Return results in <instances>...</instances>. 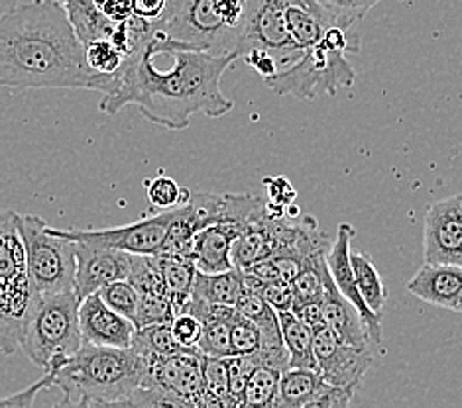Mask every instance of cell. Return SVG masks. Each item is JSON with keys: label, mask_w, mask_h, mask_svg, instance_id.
Here are the masks:
<instances>
[{"label": "cell", "mask_w": 462, "mask_h": 408, "mask_svg": "<svg viewBox=\"0 0 462 408\" xmlns=\"http://www.w3.org/2000/svg\"><path fill=\"white\" fill-rule=\"evenodd\" d=\"M423 259L462 267V195L443 198L427 208Z\"/></svg>", "instance_id": "cell-13"}, {"label": "cell", "mask_w": 462, "mask_h": 408, "mask_svg": "<svg viewBox=\"0 0 462 408\" xmlns=\"http://www.w3.org/2000/svg\"><path fill=\"white\" fill-rule=\"evenodd\" d=\"M285 20L291 40L301 51L317 46L325 32L337 26L327 10L317 0H290L285 8Z\"/></svg>", "instance_id": "cell-20"}, {"label": "cell", "mask_w": 462, "mask_h": 408, "mask_svg": "<svg viewBox=\"0 0 462 408\" xmlns=\"http://www.w3.org/2000/svg\"><path fill=\"white\" fill-rule=\"evenodd\" d=\"M130 348L136 349L138 354L144 358L173 356V354H181V351L195 349V348H185L178 340H175L171 322H158V324L136 328Z\"/></svg>", "instance_id": "cell-27"}, {"label": "cell", "mask_w": 462, "mask_h": 408, "mask_svg": "<svg viewBox=\"0 0 462 408\" xmlns=\"http://www.w3.org/2000/svg\"><path fill=\"white\" fill-rule=\"evenodd\" d=\"M282 371L260 361L245 389V408H276Z\"/></svg>", "instance_id": "cell-28"}, {"label": "cell", "mask_w": 462, "mask_h": 408, "mask_svg": "<svg viewBox=\"0 0 462 408\" xmlns=\"http://www.w3.org/2000/svg\"><path fill=\"white\" fill-rule=\"evenodd\" d=\"M355 236H356L355 226H350L348 222L338 224L337 236L331 241V248H328V251H327V267L337 285V289L358 308L362 322H365V328H366L372 344L376 348H382V341H383L382 314L374 313L372 308L366 304V301L362 299V295H360L356 281H355V271H352V266H350V241Z\"/></svg>", "instance_id": "cell-15"}, {"label": "cell", "mask_w": 462, "mask_h": 408, "mask_svg": "<svg viewBox=\"0 0 462 408\" xmlns=\"http://www.w3.org/2000/svg\"><path fill=\"white\" fill-rule=\"evenodd\" d=\"M236 313L235 306L228 304H208L207 314L203 316V332L199 338L197 349L203 356L211 358H230L233 348H230V322Z\"/></svg>", "instance_id": "cell-23"}, {"label": "cell", "mask_w": 462, "mask_h": 408, "mask_svg": "<svg viewBox=\"0 0 462 408\" xmlns=\"http://www.w3.org/2000/svg\"><path fill=\"white\" fill-rule=\"evenodd\" d=\"M75 259L73 293L79 301L101 291L108 283L128 279L132 269V253L87 244V241H75Z\"/></svg>", "instance_id": "cell-14"}, {"label": "cell", "mask_w": 462, "mask_h": 408, "mask_svg": "<svg viewBox=\"0 0 462 408\" xmlns=\"http://www.w3.org/2000/svg\"><path fill=\"white\" fill-rule=\"evenodd\" d=\"M356 73L345 51L327 48L323 41L305 50L290 68L263 79L268 89L280 96H293L297 101H315L319 96H335L340 89H350Z\"/></svg>", "instance_id": "cell-8"}, {"label": "cell", "mask_w": 462, "mask_h": 408, "mask_svg": "<svg viewBox=\"0 0 462 408\" xmlns=\"http://www.w3.org/2000/svg\"><path fill=\"white\" fill-rule=\"evenodd\" d=\"M18 5H20L18 0H0V18L8 14L10 10H14Z\"/></svg>", "instance_id": "cell-46"}, {"label": "cell", "mask_w": 462, "mask_h": 408, "mask_svg": "<svg viewBox=\"0 0 462 408\" xmlns=\"http://www.w3.org/2000/svg\"><path fill=\"white\" fill-rule=\"evenodd\" d=\"M40 299L30 281L18 213L0 206V354L13 356Z\"/></svg>", "instance_id": "cell-5"}, {"label": "cell", "mask_w": 462, "mask_h": 408, "mask_svg": "<svg viewBox=\"0 0 462 408\" xmlns=\"http://www.w3.org/2000/svg\"><path fill=\"white\" fill-rule=\"evenodd\" d=\"M146 193L152 206L160 208V211L181 206L191 196L189 189H183V186H180L171 177H166V175H158L152 181H146Z\"/></svg>", "instance_id": "cell-34"}, {"label": "cell", "mask_w": 462, "mask_h": 408, "mask_svg": "<svg viewBox=\"0 0 462 408\" xmlns=\"http://www.w3.org/2000/svg\"><path fill=\"white\" fill-rule=\"evenodd\" d=\"M146 359L144 385L128 406L203 408V354L199 349Z\"/></svg>", "instance_id": "cell-9"}, {"label": "cell", "mask_w": 462, "mask_h": 408, "mask_svg": "<svg viewBox=\"0 0 462 408\" xmlns=\"http://www.w3.org/2000/svg\"><path fill=\"white\" fill-rule=\"evenodd\" d=\"M352 394H355V389H345V387H328L321 393V396L313 403L311 408H340V406H348L352 401Z\"/></svg>", "instance_id": "cell-42"}, {"label": "cell", "mask_w": 462, "mask_h": 408, "mask_svg": "<svg viewBox=\"0 0 462 408\" xmlns=\"http://www.w3.org/2000/svg\"><path fill=\"white\" fill-rule=\"evenodd\" d=\"M258 354H250V356H230L226 358V369H228V394H230V403H233V408L245 406V389L246 383L250 379L252 371L256 369L260 363Z\"/></svg>", "instance_id": "cell-32"}, {"label": "cell", "mask_w": 462, "mask_h": 408, "mask_svg": "<svg viewBox=\"0 0 462 408\" xmlns=\"http://www.w3.org/2000/svg\"><path fill=\"white\" fill-rule=\"evenodd\" d=\"M30 281L40 296L73 289L75 241L38 214H18Z\"/></svg>", "instance_id": "cell-7"}, {"label": "cell", "mask_w": 462, "mask_h": 408, "mask_svg": "<svg viewBox=\"0 0 462 408\" xmlns=\"http://www.w3.org/2000/svg\"><path fill=\"white\" fill-rule=\"evenodd\" d=\"M85 59L98 75H111L118 79V71L125 63V53L111 40H93L85 43Z\"/></svg>", "instance_id": "cell-31"}, {"label": "cell", "mask_w": 462, "mask_h": 408, "mask_svg": "<svg viewBox=\"0 0 462 408\" xmlns=\"http://www.w3.org/2000/svg\"><path fill=\"white\" fill-rule=\"evenodd\" d=\"M79 328L87 344L111 348H130L136 332L134 322L106 306L98 291L79 303Z\"/></svg>", "instance_id": "cell-16"}, {"label": "cell", "mask_w": 462, "mask_h": 408, "mask_svg": "<svg viewBox=\"0 0 462 408\" xmlns=\"http://www.w3.org/2000/svg\"><path fill=\"white\" fill-rule=\"evenodd\" d=\"M407 293L423 303L457 313L462 296V267L450 263H423L407 283Z\"/></svg>", "instance_id": "cell-17"}, {"label": "cell", "mask_w": 462, "mask_h": 408, "mask_svg": "<svg viewBox=\"0 0 462 408\" xmlns=\"http://www.w3.org/2000/svg\"><path fill=\"white\" fill-rule=\"evenodd\" d=\"M171 330L175 340L185 348H197L203 332V322L189 313H178L171 320Z\"/></svg>", "instance_id": "cell-40"}, {"label": "cell", "mask_w": 462, "mask_h": 408, "mask_svg": "<svg viewBox=\"0 0 462 408\" xmlns=\"http://www.w3.org/2000/svg\"><path fill=\"white\" fill-rule=\"evenodd\" d=\"M262 183L268 191V198H266L268 213L278 218L288 216V206L293 204V201L297 198V191L293 189L291 181L288 177L278 175V177H266Z\"/></svg>", "instance_id": "cell-39"}, {"label": "cell", "mask_w": 462, "mask_h": 408, "mask_svg": "<svg viewBox=\"0 0 462 408\" xmlns=\"http://www.w3.org/2000/svg\"><path fill=\"white\" fill-rule=\"evenodd\" d=\"M132 14L148 22H158L168 8V0H130Z\"/></svg>", "instance_id": "cell-43"}, {"label": "cell", "mask_w": 462, "mask_h": 408, "mask_svg": "<svg viewBox=\"0 0 462 408\" xmlns=\"http://www.w3.org/2000/svg\"><path fill=\"white\" fill-rule=\"evenodd\" d=\"M327 256H317L303 266L301 273L290 283L293 293V304L321 303L325 295Z\"/></svg>", "instance_id": "cell-30"}, {"label": "cell", "mask_w": 462, "mask_h": 408, "mask_svg": "<svg viewBox=\"0 0 462 408\" xmlns=\"http://www.w3.org/2000/svg\"><path fill=\"white\" fill-rule=\"evenodd\" d=\"M79 303L73 289L40 296L20 341V349L34 366L58 371L83 346Z\"/></svg>", "instance_id": "cell-6"}, {"label": "cell", "mask_w": 462, "mask_h": 408, "mask_svg": "<svg viewBox=\"0 0 462 408\" xmlns=\"http://www.w3.org/2000/svg\"><path fill=\"white\" fill-rule=\"evenodd\" d=\"M235 61V55H215L170 40L153 26L125 58L116 93L103 95L98 108L115 116L134 104L148 122L166 130L189 128L195 114L221 118L235 106L221 89L223 75Z\"/></svg>", "instance_id": "cell-1"}, {"label": "cell", "mask_w": 462, "mask_h": 408, "mask_svg": "<svg viewBox=\"0 0 462 408\" xmlns=\"http://www.w3.org/2000/svg\"><path fill=\"white\" fill-rule=\"evenodd\" d=\"M457 313H462V296H460V303H458V306H457Z\"/></svg>", "instance_id": "cell-47"}, {"label": "cell", "mask_w": 462, "mask_h": 408, "mask_svg": "<svg viewBox=\"0 0 462 408\" xmlns=\"http://www.w3.org/2000/svg\"><path fill=\"white\" fill-rule=\"evenodd\" d=\"M0 86L81 89L113 95L118 79L95 73L68 13L58 0H32L0 18Z\"/></svg>", "instance_id": "cell-2"}, {"label": "cell", "mask_w": 462, "mask_h": 408, "mask_svg": "<svg viewBox=\"0 0 462 408\" xmlns=\"http://www.w3.org/2000/svg\"><path fill=\"white\" fill-rule=\"evenodd\" d=\"M291 313L301 320L303 324L310 326L313 332L319 328L325 326V320H323V308L321 303H307V304H293L291 306Z\"/></svg>", "instance_id": "cell-44"}, {"label": "cell", "mask_w": 462, "mask_h": 408, "mask_svg": "<svg viewBox=\"0 0 462 408\" xmlns=\"http://www.w3.org/2000/svg\"><path fill=\"white\" fill-rule=\"evenodd\" d=\"M53 379H56V371H46V375L34 385H30L28 389L10 396H0V408H30L42 391L53 387Z\"/></svg>", "instance_id": "cell-41"}, {"label": "cell", "mask_w": 462, "mask_h": 408, "mask_svg": "<svg viewBox=\"0 0 462 408\" xmlns=\"http://www.w3.org/2000/svg\"><path fill=\"white\" fill-rule=\"evenodd\" d=\"M240 224H211L195 236L191 259L197 271L221 273L235 269L230 259V248L240 234Z\"/></svg>", "instance_id": "cell-19"}, {"label": "cell", "mask_w": 462, "mask_h": 408, "mask_svg": "<svg viewBox=\"0 0 462 408\" xmlns=\"http://www.w3.org/2000/svg\"><path fill=\"white\" fill-rule=\"evenodd\" d=\"M203 408H233L226 358L203 356Z\"/></svg>", "instance_id": "cell-29"}, {"label": "cell", "mask_w": 462, "mask_h": 408, "mask_svg": "<svg viewBox=\"0 0 462 408\" xmlns=\"http://www.w3.org/2000/svg\"><path fill=\"white\" fill-rule=\"evenodd\" d=\"M340 28L350 30L382 0H317Z\"/></svg>", "instance_id": "cell-35"}, {"label": "cell", "mask_w": 462, "mask_h": 408, "mask_svg": "<svg viewBox=\"0 0 462 408\" xmlns=\"http://www.w3.org/2000/svg\"><path fill=\"white\" fill-rule=\"evenodd\" d=\"M321 308H323L325 326L328 330H333L340 340L346 341L350 346L376 348L368 338V332L365 328V322H362L358 308L337 289L331 273H328V267L325 273V295L321 301Z\"/></svg>", "instance_id": "cell-18"}, {"label": "cell", "mask_w": 462, "mask_h": 408, "mask_svg": "<svg viewBox=\"0 0 462 408\" xmlns=\"http://www.w3.org/2000/svg\"><path fill=\"white\" fill-rule=\"evenodd\" d=\"M98 295H101L105 304L111 306L115 313L123 314L134 322L138 303H140V293L128 279H120V281H113V283L105 285L103 289L98 291Z\"/></svg>", "instance_id": "cell-33"}, {"label": "cell", "mask_w": 462, "mask_h": 408, "mask_svg": "<svg viewBox=\"0 0 462 408\" xmlns=\"http://www.w3.org/2000/svg\"><path fill=\"white\" fill-rule=\"evenodd\" d=\"M156 261L175 314H178L191 296L197 273L195 263L191 258L178 256V253H156Z\"/></svg>", "instance_id": "cell-24"}, {"label": "cell", "mask_w": 462, "mask_h": 408, "mask_svg": "<svg viewBox=\"0 0 462 408\" xmlns=\"http://www.w3.org/2000/svg\"><path fill=\"white\" fill-rule=\"evenodd\" d=\"M290 0H250L245 46L240 59L250 51L268 53L280 69L290 68L301 58L303 51L297 48L288 30L285 8Z\"/></svg>", "instance_id": "cell-10"}, {"label": "cell", "mask_w": 462, "mask_h": 408, "mask_svg": "<svg viewBox=\"0 0 462 408\" xmlns=\"http://www.w3.org/2000/svg\"><path fill=\"white\" fill-rule=\"evenodd\" d=\"M148 359L132 348L83 346L56 371L63 406H128L144 385Z\"/></svg>", "instance_id": "cell-3"}, {"label": "cell", "mask_w": 462, "mask_h": 408, "mask_svg": "<svg viewBox=\"0 0 462 408\" xmlns=\"http://www.w3.org/2000/svg\"><path fill=\"white\" fill-rule=\"evenodd\" d=\"M350 266H352V271H355V281L362 299L366 301V304L374 313L382 314L383 306H386V301H388V291L376 266H374L372 258L366 251L350 249Z\"/></svg>", "instance_id": "cell-26"}, {"label": "cell", "mask_w": 462, "mask_h": 408, "mask_svg": "<svg viewBox=\"0 0 462 408\" xmlns=\"http://www.w3.org/2000/svg\"><path fill=\"white\" fill-rule=\"evenodd\" d=\"M173 316H175V308L168 296L140 293L138 311L134 316L136 328L148 326V324H158V322H171Z\"/></svg>", "instance_id": "cell-38"}, {"label": "cell", "mask_w": 462, "mask_h": 408, "mask_svg": "<svg viewBox=\"0 0 462 408\" xmlns=\"http://www.w3.org/2000/svg\"><path fill=\"white\" fill-rule=\"evenodd\" d=\"M245 273L240 269H228L221 273H195V283L191 296L208 304H228L235 306L238 296L245 293Z\"/></svg>", "instance_id": "cell-22"}, {"label": "cell", "mask_w": 462, "mask_h": 408, "mask_svg": "<svg viewBox=\"0 0 462 408\" xmlns=\"http://www.w3.org/2000/svg\"><path fill=\"white\" fill-rule=\"evenodd\" d=\"M173 218V208L162 211L160 214L144 216L125 226L101 228V230H60L63 236L73 241H87V244L115 248L128 251L132 256H156L162 251L168 236V228Z\"/></svg>", "instance_id": "cell-11"}, {"label": "cell", "mask_w": 462, "mask_h": 408, "mask_svg": "<svg viewBox=\"0 0 462 408\" xmlns=\"http://www.w3.org/2000/svg\"><path fill=\"white\" fill-rule=\"evenodd\" d=\"M313 351L319 375L333 387L356 389L374 361L372 348L350 346L327 326L313 332Z\"/></svg>", "instance_id": "cell-12"}, {"label": "cell", "mask_w": 462, "mask_h": 408, "mask_svg": "<svg viewBox=\"0 0 462 408\" xmlns=\"http://www.w3.org/2000/svg\"><path fill=\"white\" fill-rule=\"evenodd\" d=\"M248 13L250 0H168L166 13L153 26L170 40L240 59Z\"/></svg>", "instance_id": "cell-4"}, {"label": "cell", "mask_w": 462, "mask_h": 408, "mask_svg": "<svg viewBox=\"0 0 462 408\" xmlns=\"http://www.w3.org/2000/svg\"><path fill=\"white\" fill-rule=\"evenodd\" d=\"M282 338L285 349L290 354V367H303V369H315V351H313V330L303 324L291 311L278 313Z\"/></svg>", "instance_id": "cell-25"}, {"label": "cell", "mask_w": 462, "mask_h": 408, "mask_svg": "<svg viewBox=\"0 0 462 408\" xmlns=\"http://www.w3.org/2000/svg\"><path fill=\"white\" fill-rule=\"evenodd\" d=\"M242 273H245V271H242ZM245 285L248 286V289L256 291L262 296V299L266 301L276 313L291 311L293 293H291L290 283H283V281H262V279L254 277V275L245 273Z\"/></svg>", "instance_id": "cell-36"}, {"label": "cell", "mask_w": 462, "mask_h": 408, "mask_svg": "<svg viewBox=\"0 0 462 408\" xmlns=\"http://www.w3.org/2000/svg\"><path fill=\"white\" fill-rule=\"evenodd\" d=\"M93 5L113 22H125L132 16L130 0H93Z\"/></svg>", "instance_id": "cell-45"}, {"label": "cell", "mask_w": 462, "mask_h": 408, "mask_svg": "<svg viewBox=\"0 0 462 408\" xmlns=\"http://www.w3.org/2000/svg\"><path fill=\"white\" fill-rule=\"evenodd\" d=\"M230 348H233V356L258 354L260 349L258 326L238 311L233 316V322H230Z\"/></svg>", "instance_id": "cell-37"}, {"label": "cell", "mask_w": 462, "mask_h": 408, "mask_svg": "<svg viewBox=\"0 0 462 408\" xmlns=\"http://www.w3.org/2000/svg\"><path fill=\"white\" fill-rule=\"evenodd\" d=\"M328 387L315 369L290 367L282 373L276 408H311Z\"/></svg>", "instance_id": "cell-21"}]
</instances>
